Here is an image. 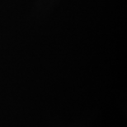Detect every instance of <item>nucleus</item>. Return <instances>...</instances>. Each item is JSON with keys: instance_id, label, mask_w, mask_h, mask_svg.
<instances>
[]
</instances>
